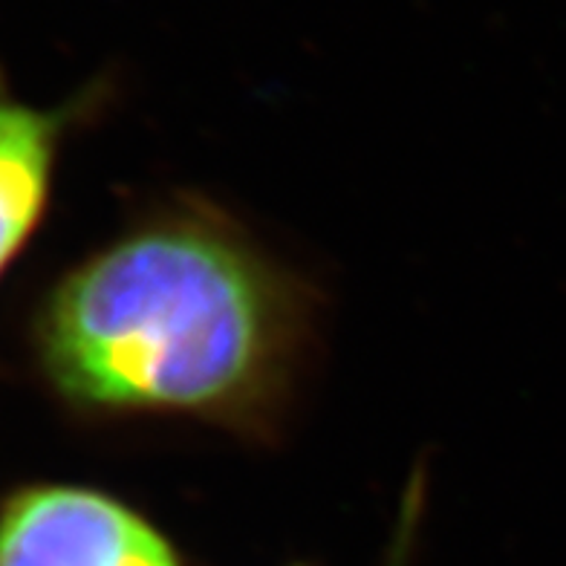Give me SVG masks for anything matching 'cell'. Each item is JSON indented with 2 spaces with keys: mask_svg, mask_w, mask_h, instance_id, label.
Wrapping results in <instances>:
<instances>
[{
  "mask_svg": "<svg viewBox=\"0 0 566 566\" xmlns=\"http://www.w3.org/2000/svg\"><path fill=\"white\" fill-rule=\"evenodd\" d=\"M61 125L55 113L0 98V272L41 220Z\"/></svg>",
  "mask_w": 566,
  "mask_h": 566,
  "instance_id": "3",
  "label": "cell"
},
{
  "mask_svg": "<svg viewBox=\"0 0 566 566\" xmlns=\"http://www.w3.org/2000/svg\"><path fill=\"white\" fill-rule=\"evenodd\" d=\"M315 301L243 226L174 197L70 272L38 344L53 388L98 417H179L272 440Z\"/></svg>",
  "mask_w": 566,
  "mask_h": 566,
  "instance_id": "1",
  "label": "cell"
},
{
  "mask_svg": "<svg viewBox=\"0 0 566 566\" xmlns=\"http://www.w3.org/2000/svg\"><path fill=\"white\" fill-rule=\"evenodd\" d=\"M408 541L410 535L408 532H402V535H399V544H396L394 549V558H390V566H405V549H408Z\"/></svg>",
  "mask_w": 566,
  "mask_h": 566,
  "instance_id": "4",
  "label": "cell"
},
{
  "mask_svg": "<svg viewBox=\"0 0 566 566\" xmlns=\"http://www.w3.org/2000/svg\"><path fill=\"white\" fill-rule=\"evenodd\" d=\"M0 566H186L171 537L87 485H32L0 509Z\"/></svg>",
  "mask_w": 566,
  "mask_h": 566,
  "instance_id": "2",
  "label": "cell"
}]
</instances>
